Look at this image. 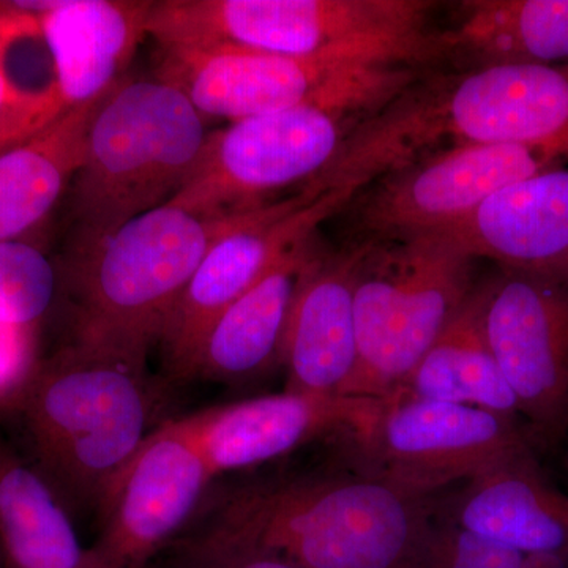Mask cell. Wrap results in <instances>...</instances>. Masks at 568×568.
Here are the masks:
<instances>
[{"label": "cell", "instance_id": "obj_1", "mask_svg": "<svg viewBox=\"0 0 568 568\" xmlns=\"http://www.w3.org/2000/svg\"><path fill=\"white\" fill-rule=\"evenodd\" d=\"M500 142H568V63L422 70L354 126L302 193H357L432 153Z\"/></svg>", "mask_w": 568, "mask_h": 568}, {"label": "cell", "instance_id": "obj_2", "mask_svg": "<svg viewBox=\"0 0 568 568\" xmlns=\"http://www.w3.org/2000/svg\"><path fill=\"white\" fill-rule=\"evenodd\" d=\"M435 506L436 496L349 467L224 485L194 521L304 568H418Z\"/></svg>", "mask_w": 568, "mask_h": 568}, {"label": "cell", "instance_id": "obj_3", "mask_svg": "<svg viewBox=\"0 0 568 568\" xmlns=\"http://www.w3.org/2000/svg\"><path fill=\"white\" fill-rule=\"evenodd\" d=\"M156 402L148 354L82 336L22 381L17 405L31 463L71 517H99L155 429Z\"/></svg>", "mask_w": 568, "mask_h": 568}, {"label": "cell", "instance_id": "obj_4", "mask_svg": "<svg viewBox=\"0 0 568 568\" xmlns=\"http://www.w3.org/2000/svg\"><path fill=\"white\" fill-rule=\"evenodd\" d=\"M205 119L174 85L126 77L89 129L70 186L71 248L99 244L181 192L203 153Z\"/></svg>", "mask_w": 568, "mask_h": 568}, {"label": "cell", "instance_id": "obj_5", "mask_svg": "<svg viewBox=\"0 0 568 568\" xmlns=\"http://www.w3.org/2000/svg\"><path fill=\"white\" fill-rule=\"evenodd\" d=\"M433 9L424 0H159L148 36L160 48L358 51L428 70L436 63Z\"/></svg>", "mask_w": 568, "mask_h": 568}, {"label": "cell", "instance_id": "obj_6", "mask_svg": "<svg viewBox=\"0 0 568 568\" xmlns=\"http://www.w3.org/2000/svg\"><path fill=\"white\" fill-rule=\"evenodd\" d=\"M253 212L209 216L166 203L70 253L61 280L74 298V336L149 354L204 257Z\"/></svg>", "mask_w": 568, "mask_h": 568}, {"label": "cell", "instance_id": "obj_7", "mask_svg": "<svg viewBox=\"0 0 568 568\" xmlns=\"http://www.w3.org/2000/svg\"><path fill=\"white\" fill-rule=\"evenodd\" d=\"M353 245H361L354 284L358 365L349 396L386 399L476 290L477 260L439 235Z\"/></svg>", "mask_w": 568, "mask_h": 568}, {"label": "cell", "instance_id": "obj_8", "mask_svg": "<svg viewBox=\"0 0 568 568\" xmlns=\"http://www.w3.org/2000/svg\"><path fill=\"white\" fill-rule=\"evenodd\" d=\"M420 71L358 51L284 55L160 48L155 78L178 88L204 119L233 123L304 106L366 118Z\"/></svg>", "mask_w": 568, "mask_h": 568}, {"label": "cell", "instance_id": "obj_9", "mask_svg": "<svg viewBox=\"0 0 568 568\" xmlns=\"http://www.w3.org/2000/svg\"><path fill=\"white\" fill-rule=\"evenodd\" d=\"M567 163L568 142L447 149L369 182L338 215H345L351 245L409 241L439 233L500 190Z\"/></svg>", "mask_w": 568, "mask_h": 568}, {"label": "cell", "instance_id": "obj_10", "mask_svg": "<svg viewBox=\"0 0 568 568\" xmlns=\"http://www.w3.org/2000/svg\"><path fill=\"white\" fill-rule=\"evenodd\" d=\"M365 119L320 106L254 115L209 133L189 181L171 204L209 216H233L304 192L334 162Z\"/></svg>", "mask_w": 568, "mask_h": 568}, {"label": "cell", "instance_id": "obj_11", "mask_svg": "<svg viewBox=\"0 0 568 568\" xmlns=\"http://www.w3.org/2000/svg\"><path fill=\"white\" fill-rule=\"evenodd\" d=\"M339 437L351 467L425 496L537 448L515 418L402 395L381 399L375 416Z\"/></svg>", "mask_w": 568, "mask_h": 568}, {"label": "cell", "instance_id": "obj_12", "mask_svg": "<svg viewBox=\"0 0 568 568\" xmlns=\"http://www.w3.org/2000/svg\"><path fill=\"white\" fill-rule=\"evenodd\" d=\"M481 324L519 418L540 448L568 433V287L499 268L480 284Z\"/></svg>", "mask_w": 568, "mask_h": 568}, {"label": "cell", "instance_id": "obj_13", "mask_svg": "<svg viewBox=\"0 0 568 568\" xmlns=\"http://www.w3.org/2000/svg\"><path fill=\"white\" fill-rule=\"evenodd\" d=\"M353 190L313 197L293 194L254 211L204 257L160 336L170 379L189 381L194 358L215 321L268 274L295 245L317 233L353 200Z\"/></svg>", "mask_w": 568, "mask_h": 568}, {"label": "cell", "instance_id": "obj_14", "mask_svg": "<svg viewBox=\"0 0 568 568\" xmlns=\"http://www.w3.org/2000/svg\"><path fill=\"white\" fill-rule=\"evenodd\" d=\"M213 478L185 417L156 426L108 493L92 551L106 568H148L192 526Z\"/></svg>", "mask_w": 568, "mask_h": 568}, {"label": "cell", "instance_id": "obj_15", "mask_svg": "<svg viewBox=\"0 0 568 568\" xmlns=\"http://www.w3.org/2000/svg\"><path fill=\"white\" fill-rule=\"evenodd\" d=\"M379 402L284 390L209 407L185 420L216 478L267 465L321 437L354 432L375 416Z\"/></svg>", "mask_w": 568, "mask_h": 568}, {"label": "cell", "instance_id": "obj_16", "mask_svg": "<svg viewBox=\"0 0 568 568\" xmlns=\"http://www.w3.org/2000/svg\"><path fill=\"white\" fill-rule=\"evenodd\" d=\"M432 235L474 260L568 287V168L514 183L466 219Z\"/></svg>", "mask_w": 568, "mask_h": 568}, {"label": "cell", "instance_id": "obj_17", "mask_svg": "<svg viewBox=\"0 0 568 568\" xmlns=\"http://www.w3.org/2000/svg\"><path fill=\"white\" fill-rule=\"evenodd\" d=\"M455 487L436 496V517L521 555L568 552V496L544 476L536 450Z\"/></svg>", "mask_w": 568, "mask_h": 568}, {"label": "cell", "instance_id": "obj_18", "mask_svg": "<svg viewBox=\"0 0 568 568\" xmlns=\"http://www.w3.org/2000/svg\"><path fill=\"white\" fill-rule=\"evenodd\" d=\"M361 245L320 253L295 301L283 364L284 390L349 396L358 365L354 284Z\"/></svg>", "mask_w": 568, "mask_h": 568}, {"label": "cell", "instance_id": "obj_19", "mask_svg": "<svg viewBox=\"0 0 568 568\" xmlns=\"http://www.w3.org/2000/svg\"><path fill=\"white\" fill-rule=\"evenodd\" d=\"M321 252L312 235L234 302L205 335L189 379L239 386L282 368L294 304Z\"/></svg>", "mask_w": 568, "mask_h": 568}, {"label": "cell", "instance_id": "obj_20", "mask_svg": "<svg viewBox=\"0 0 568 568\" xmlns=\"http://www.w3.org/2000/svg\"><path fill=\"white\" fill-rule=\"evenodd\" d=\"M153 0H58L39 13L63 110L106 95L129 74Z\"/></svg>", "mask_w": 568, "mask_h": 568}, {"label": "cell", "instance_id": "obj_21", "mask_svg": "<svg viewBox=\"0 0 568 568\" xmlns=\"http://www.w3.org/2000/svg\"><path fill=\"white\" fill-rule=\"evenodd\" d=\"M437 65H567L568 0H474L435 32Z\"/></svg>", "mask_w": 568, "mask_h": 568}, {"label": "cell", "instance_id": "obj_22", "mask_svg": "<svg viewBox=\"0 0 568 568\" xmlns=\"http://www.w3.org/2000/svg\"><path fill=\"white\" fill-rule=\"evenodd\" d=\"M106 95L63 112L47 129L0 153V242L24 241L69 192Z\"/></svg>", "mask_w": 568, "mask_h": 568}, {"label": "cell", "instance_id": "obj_23", "mask_svg": "<svg viewBox=\"0 0 568 568\" xmlns=\"http://www.w3.org/2000/svg\"><path fill=\"white\" fill-rule=\"evenodd\" d=\"M31 462L0 440V568H106Z\"/></svg>", "mask_w": 568, "mask_h": 568}, {"label": "cell", "instance_id": "obj_24", "mask_svg": "<svg viewBox=\"0 0 568 568\" xmlns=\"http://www.w3.org/2000/svg\"><path fill=\"white\" fill-rule=\"evenodd\" d=\"M478 284L458 315L392 396L473 406L521 422L517 402L485 338Z\"/></svg>", "mask_w": 568, "mask_h": 568}, {"label": "cell", "instance_id": "obj_25", "mask_svg": "<svg viewBox=\"0 0 568 568\" xmlns=\"http://www.w3.org/2000/svg\"><path fill=\"white\" fill-rule=\"evenodd\" d=\"M61 272L50 257L24 241L0 242V325L26 327L50 312Z\"/></svg>", "mask_w": 568, "mask_h": 568}, {"label": "cell", "instance_id": "obj_26", "mask_svg": "<svg viewBox=\"0 0 568 568\" xmlns=\"http://www.w3.org/2000/svg\"><path fill=\"white\" fill-rule=\"evenodd\" d=\"M196 523L171 545L168 568H304L278 552Z\"/></svg>", "mask_w": 568, "mask_h": 568}, {"label": "cell", "instance_id": "obj_27", "mask_svg": "<svg viewBox=\"0 0 568 568\" xmlns=\"http://www.w3.org/2000/svg\"><path fill=\"white\" fill-rule=\"evenodd\" d=\"M523 558L435 514L418 568H521Z\"/></svg>", "mask_w": 568, "mask_h": 568}, {"label": "cell", "instance_id": "obj_28", "mask_svg": "<svg viewBox=\"0 0 568 568\" xmlns=\"http://www.w3.org/2000/svg\"><path fill=\"white\" fill-rule=\"evenodd\" d=\"M63 112L58 99H36L13 84L0 39V153L47 129Z\"/></svg>", "mask_w": 568, "mask_h": 568}]
</instances>
